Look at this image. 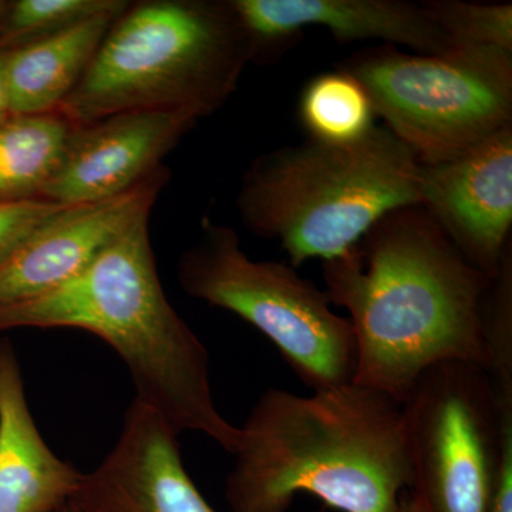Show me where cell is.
Instances as JSON below:
<instances>
[{"instance_id": "5bb4252c", "label": "cell", "mask_w": 512, "mask_h": 512, "mask_svg": "<svg viewBox=\"0 0 512 512\" xmlns=\"http://www.w3.org/2000/svg\"><path fill=\"white\" fill-rule=\"evenodd\" d=\"M80 480L37 429L18 355L0 339V512H55L70 503Z\"/></svg>"}, {"instance_id": "e0dca14e", "label": "cell", "mask_w": 512, "mask_h": 512, "mask_svg": "<svg viewBox=\"0 0 512 512\" xmlns=\"http://www.w3.org/2000/svg\"><path fill=\"white\" fill-rule=\"evenodd\" d=\"M298 113L308 140L330 146L359 143L377 127L365 87L340 67L316 74L305 84Z\"/></svg>"}, {"instance_id": "5b68a950", "label": "cell", "mask_w": 512, "mask_h": 512, "mask_svg": "<svg viewBox=\"0 0 512 512\" xmlns=\"http://www.w3.org/2000/svg\"><path fill=\"white\" fill-rule=\"evenodd\" d=\"M251 63L231 0L128 3L57 113L72 124L126 111L220 110Z\"/></svg>"}, {"instance_id": "3957f363", "label": "cell", "mask_w": 512, "mask_h": 512, "mask_svg": "<svg viewBox=\"0 0 512 512\" xmlns=\"http://www.w3.org/2000/svg\"><path fill=\"white\" fill-rule=\"evenodd\" d=\"M82 329L109 343L126 365L137 402L178 434L195 431L234 454L239 427L218 412L210 355L173 308L158 278L150 217L141 218L69 282L0 303V330Z\"/></svg>"}, {"instance_id": "7c38bea8", "label": "cell", "mask_w": 512, "mask_h": 512, "mask_svg": "<svg viewBox=\"0 0 512 512\" xmlns=\"http://www.w3.org/2000/svg\"><path fill=\"white\" fill-rule=\"evenodd\" d=\"M168 178L164 167L119 197L50 214L0 264V303L39 298L79 275L128 228L150 217Z\"/></svg>"}, {"instance_id": "8992f818", "label": "cell", "mask_w": 512, "mask_h": 512, "mask_svg": "<svg viewBox=\"0 0 512 512\" xmlns=\"http://www.w3.org/2000/svg\"><path fill=\"white\" fill-rule=\"evenodd\" d=\"M178 281L187 295L258 329L312 392L355 380L350 320L336 315L328 293L293 266L249 258L234 229L202 221L200 239L178 262Z\"/></svg>"}, {"instance_id": "30bf717a", "label": "cell", "mask_w": 512, "mask_h": 512, "mask_svg": "<svg viewBox=\"0 0 512 512\" xmlns=\"http://www.w3.org/2000/svg\"><path fill=\"white\" fill-rule=\"evenodd\" d=\"M248 37L251 62L271 63L308 28L328 30L336 42L380 40L421 55L458 45L430 18L423 2L406 0H231Z\"/></svg>"}, {"instance_id": "d6986e66", "label": "cell", "mask_w": 512, "mask_h": 512, "mask_svg": "<svg viewBox=\"0 0 512 512\" xmlns=\"http://www.w3.org/2000/svg\"><path fill=\"white\" fill-rule=\"evenodd\" d=\"M430 18L456 42L512 53V3L423 2Z\"/></svg>"}, {"instance_id": "2e32d148", "label": "cell", "mask_w": 512, "mask_h": 512, "mask_svg": "<svg viewBox=\"0 0 512 512\" xmlns=\"http://www.w3.org/2000/svg\"><path fill=\"white\" fill-rule=\"evenodd\" d=\"M72 128L57 111L0 124V204L42 200Z\"/></svg>"}, {"instance_id": "cb8c5ba5", "label": "cell", "mask_w": 512, "mask_h": 512, "mask_svg": "<svg viewBox=\"0 0 512 512\" xmlns=\"http://www.w3.org/2000/svg\"><path fill=\"white\" fill-rule=\"evenodd\" d=\"M55 512H79L76 510V507H74L73 504H66V505H63L62 508H59V510L55 511Z\"/></svg>"}, {"instance_id": "7a4b0ae2", "label": "cell", "mask_w": 512, "mask_h": 512, "mask_svg": "<svg viewBox=\"0 0 512 512\" xmlns=\"http://www.w3.org/2000/svg\"><path fill=\"white\" fill-rule=\"evenodd\" d=\"M234 456L231 512H288L299 494L338 512H399L413 484L402 403L357 383L311 396L266 390Z\"/></svg>"}, {"instance_id": "ffe728a7", "label": "cell", "mask_w": 512, "mask_h": 512, "mask_svg": "<svg viewBox=\"0 0 512 512\" xmlns=\"http://www.w3.org/2000/svg\"><path fill=\"white\" fill-rule=\"evenodd\" d=\"M62 207L46 200L0 204V264L40 222Z\"/></svg>"}, {"instance_id": "44dd1931", "label": "cell", "mask_w": 512, "mask_h": 512, "mask_svg": "<svg viewBox=\"0 0 512 512\" xmlns=\"http://www.w3.org/2000/svg\"><path fill=\"white\" fill-rule=\"evenodd\" d=\"M501 460L488 512H512V402L500 403Z\"/></svg>"}, {"instance_id": "d4e9b609", "label": "cell", "mask_w": 512, "mask_h": 512, "mask_svg": "<svg viewBox=\"0 0 512 512\" xmlns=\"http://www.w3.org/2000/svg\"><path fill=\"white\" fill-rule=\"evenodd\" d=\"M6 6H8V0H0V19H2L3 13H5Z\"/></svg>"}, {"instance_id": "6da1fadb", "label": "cell", "mask_w": 512, "mask_h": 512, "mask_svg": "<svg viewBox=\"0 0 512 512\" xmlns=\"http://www.w3.org/2000/svg\"><path fill=\"white\" fill-rule=\"evenodd\" d=\"M323 279L355 333L353 383L403 403L439 363L488 370L484 305L494 278L471 265L420 205L392 212L349 254L323 262Z\"/></svg>"}, {"instance_id": "7402d4cb", "label": "cell", "mask_w": 512, "mask_h": 512, "mask_svg": "<svg viewBox=\"0 0 512 512\" xmlns=\"http://www.w3.org/2000/svg\"><path fill=\"white\" fill-rule=\"evenodd\" d=\"M12 116L9 104L8 83H6L5 52H0V124Z\"/></svg>"}, {"instance_id": "4fadbf2b", "label": "cell", "mask_w": 512, "mask_h": 512, "mask_svg": "<svg viewBox=\"0 0 512 512\" xmlns=\"http://www.w3.org/2000/svg\"><path fill=\"white\" fill-rule=\"evenodd\" d=\"M177 433L137 400L99 466L82 474L70 504L79 512H217L188 474Z\"/></svg>"}, {"instance_id": "ba28073f", "label": "cell", "mask_w": 512, "mask_h": 512, "mask_svg": "<svg viewBox=\"0 0 512 512\" xmlns=\"http://www.w3.org/2000/svg\"><path fill=\"white\" fill-rule=\"evenodd\" d=\"M410 490L426 512H488L501 460V416L485 367L427 369L402 403Z\"/></svg>"}, {"instance_id": "8fae6325", "label": "cell", "mask_w": 512, "mask_h": 512, "mask_svg": "<svg viewBox=\"0 0 512 512\" xmlns=\"http://www.w3.org/2000/svg\"><path fill=\"white\" fill-rule=\"evenodd\" d=\"M197 121L180 111H126L73 124L42 200L70 207L133 190L164 168Z\"/></svg>"}, {"instance_id": "603a6c76", "label": "cell", "mask_w": 512, "mask_h": 512, "mask_svg": "<svg viewBox=\"0 0 512 512\" xmlns=\"http://www.w3.org/2000/svg\"><path fill=\"white\" fill-rule=\"evenodd\" d=\"M399 512H426L417 495L412 490H407L400 500Z\"/></svg>"}, {"instance_id": "52a82bcc", "label": "cell", "mask_w": 512, "mask_h": 512, "mask_svg": "<svg viewBox=\"0 0 512 512\" xmlns=\"http://www.w3.org/2000/svg\"><path fill=\"white\" fill-rule=\"evenodd\" d=\"M340 69L365 87L384 127L421 163L446 160L512 126V53L458 42L441 55L380 45Z\"/></svg>"}, {"instance_id": "277c9868", "label": "cell", "mask_w": 512, "mask_h": 512, "mask_svg": "<svg viewBox=\"0 0 512 512\" xmlns=\"http://www.w3.org/2000/svg\"><path fill=\"white\" fill-rule=\"evenodd\" d=\"M420 160L377 126L349 146L308 140L262 154L237 197L245 227L279 242L289 265L349 254L377 222L420 205Z\"/></svg>"}, {"instance_id": "9c48e42d", "label": "cell", "mask_w": 512, "mask_h": 512, "mask_svg": "<svg viewBox=\"0 0 512 512\" xmlns=\"http://www.w3.org/2000/svg\"><path fill=\"white\" fill-rule=\"evenodd\" d=\"M420 207L460 254L495 278L511 249L512 126L446 160L421 163Z\"/></svg>"}, {"instance_id": "9a60e30c", "label": "cell", "mask_w": 512, "mask_h": 512, "mask_svg": "<svg viewBox=\"0 0 512 512\" xmlns=\"http://www.w3.org/2000/svg\"><path fill=\"white\" fill-rule=\"evenodd\" d=\"M121 12L97 16L5 52L12 116H37L59 110L82 82L104 36Z\"/></svg>"}, {"instance_id": "ac0fdd59", "label": "cell", "mask_w": 512, "mask_h": 512, "mask_svg": "<svg viewBox=\"0 0 512 512\" xmlns=\"http://www.w3.org/2000/svg\"><path fill=\"white\" fill-rule=\"evenodd\" d=\"M126 0H8L0 19V52L56 35L106 13L121 12Z\"/></svg>"}]
</instances>
